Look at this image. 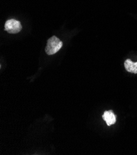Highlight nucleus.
Segmentation results:
<instances>
[{"mask_svg":"<svg viewBox=\"0 0 137 155\" xmlns=\"http://www.w3.org/2000/svg\"><path fill=\"white\" fill-rule=\"evenodd\" d=\"M63 43L55 36H53L48 40L45 51L48 55H52L57 53L62 47Z\"/></svg>","mask_w":137,"mask_h":155,"instance_id":"obj_1","label":"nucleus"},{"mask_svg":"<svg viewBox=\"0 0 137 155\" xmlns=\"http://www.w3.org/2000/svg\"><path fill=\"white\" fill-rule=\"evenodd\" d=\"M5 30L9 34H17L22 30V25L19 21L16 19L8 20L5 25Z\"/></svg>","mask_w":137,"mask_h":155,"instance_id":"obj_2","label":"nucleus"},{"mask_svg":"<svg viewBox=\"0 0 137 155\" xmlns=\"http://www.w3.org/2000/svg\"><path fill=\"white\" fill-rule=\"evenodd\" d=\"M102 117L104 120H105L106 124H107L108 126H110L114 124H115V122H116V116L112 110L104 111Z\"/></svg>","mask_w":137,"mask_h":155,"instance_id":"obj_3","label":"nucleus"},{"mask_svg":"<svg viewBox=\"0 0 137 155\" xmlns=\"http://www.w3.org/2000/svg\"><path fill=\"white\" fill-rule=\"evenodd\" d=\"M124 66L127 72L137 74V62L136 63H133L132 60L128 59L125 61Z\"/></svg>","mask_w":137,"mask_h":155,"instance_id":"obj_4","label":"nucleus"}]
</instances>
